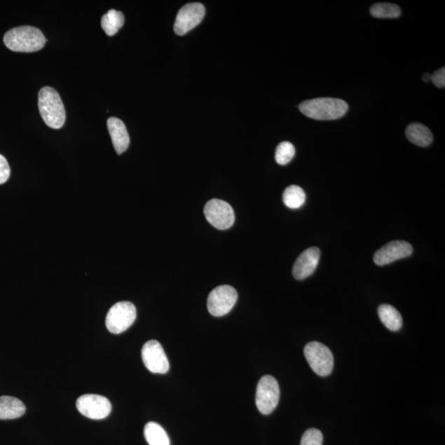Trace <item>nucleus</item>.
Instances as JSON below:
<instances>
[{"label":"nucleus","mask_w":445,"mask_h":445,"mask_svg":"<svg viewBox=\"0 0 445 445\" xmlns=\"http://www.w3.org/2000/svg\"><path fill=\"white\" fill-rule=\"evenodd\" d=\"M4 42L9 50L15 53H32L43 48L46 39L39 28L23 26L7 32Z\"/></svg>","instance_id":"nucleus-1"},{"label":"nucleus","mask_w":445,"mask_h":445,"mask_svg":"<svg viewBox=\"0 0 445 445\" xmlns=\"http://www.w3.org/2000/svg\"><path fill=\"white\" fill-rule=\"evenodd\" d=\"M299 109L309 118L332 121L345 116L349 107L348 103L338 98L320 97L303 102Z\"/></svg>","instance_id":"nucleus-2"},{"label":"nucleus","mask_w":445,"mask_h":445,"mask_svg":"<svg viewBox=\"0 0 445 445\" xmlns=\"http://www.w3.org/2000/svg\"><path fill=\"white\" fill-rule=\"evenodd\" d=\"M39 107L41 118L53 129L63 128L67 119L62 97L53 88H42L39 93Z\"/></svg>","instance_id":"nucleus-3"},{"label":"nucleus","mask_w":445,"mask_h":445,"mask_svg":"<svg viewBox=\"0 0 445 445\" xmlns=\"http://www.w3.org/2000/svg\"><path fill=\"white\" fill-rule=\"evenodd\" d=\"M137 308L132 303L118 302L110 308L106 317L107 330L114 334H121L128 330L137 320Z\"/></svg>","instance_id":"nucleus-4"},{"label":"nucleus","mask_w":445,"mask_h":445,"mask_svg":"<svg viewBox=\"0 0 445 445\" xmlns=\"http://www.w3.org/2000/svg\"><path fill=\"white\" fill-rule=\"evenodd\" d=\"M304 355L310 367L317 376H330L334 367V358L331 351L318 341H312L304 348Z\"/></svg>","instance_id":"nucleus-5"},{"label":"nucleus","mask_w":445,"mask_h":445,"mask_svg":"<svg viewBox=\"0 0 445 445\" xmlns=\"http://www.w3.org/2000/svg\"><path fill=\"white\" fill-rule=\"evenodd\" d=\"M280 400V387L276 379L265 376L256 387V404L261 414L269 415L278 406Z\"/></svg>","instance_id":"nucleus-6"},{"label":"nucleus","mask_w":445,"mask_h":445,"mask_svg":"<svg viewBox=\"0 0 445 445\" xmlns=\"http://www.w3.org/2000/svg\"><path fill=\"white\" fill-rule=\"evenodd\" d=\"M238 301L236 289L231 285H220L210 293L208 311L214 317H222L232 310Z\"/></svg>","instance_id":"nucleus-7"},{"label":"nucleus","mask_w":445,"mask_h":445,"mask_svg":"<svg viewBox=\"0 0 445 445\" xmlns=\"http://www.w3.org/2000/svg\"><path fill=\"white\" fill-rule=\"evenodd\" d=\"M204 214L207 221L220 231L231 228L235 220L232 206L222 200H209L205 205Z\"/></svg>","instance_id":"nucleus-8"},{"label":"nucleus","mask_w":445,"mask_h":445,"mask_svg":"<svg viewBox=\"0 0 445 445\" xmlns=\"http://www.w3.org/2000/svg\"><path fill=\"white\" fill-rule=\"evenodd\" d=\"M77 409L86 418L92 420H102L109 416L111 404L107 397L97 395H84L78 398Z\"/></svg>","instance_id":"nucleus-9"},{"label":"nucleus","mask_w":445,"mask_h":445,"mask_svg":"<svg viewBox=\"0 0 445 445\" xmlns=\"http://www.w3.org/2000/svg\"><path fill=\"white\" fill-rule=\"evenodd\" d=\"M205 14V8L203 4L200 3L187 4L178 12L174 32L178 36H184L187 32L198 26L203 20Z\"/></svg>","instance_id":"nucleus-10"},{"label":"nucleus","mask_w":445,"mask_h":445,"mask_svg":"<svg viewBox=\"0 0 445 445\" xmlns=\"http://www.w3.org/2000/svg\"><path fill=\"white\" fill-rule=\"evenodd\" d=\"M142 354L145 367L151 373L165 374L170 370L165 351L158 341H147L143 346Z\"/></svg>","instance_id":"nucleus-11"},{"label":"nucleus","mask_w":445,"mask_h":445,"mask_svg":"<svg viewBox=\"0 0 445 445\" xmlns=\"http://www.w3.org/2000/svg\"><path fill=\"white\" fill-rule=\"evenodd\" d=\"M413 252V247L406 241H392L387 243L374 256V261L378 266H385L397 260L410 256Z\"/></svg>","instance_id":"nucleus-12"},{"label":"nucleus","mask_w":445,"mask_h":445,"mask_svg":"<svg viewBox=\"0 0 445 445\" xmlns=\"http://www.w3.org/2000/svg\"><path fill=\"white\" fill-rule=\"evenodd\" d=\"M321 252L316 247H309L302 252L295 261L293 266L294 278L298 280L306 279L315 273L318 261L320 259Z\"/></svg>","instance_id":"nucleus-13"},{"label":"nucleus","mask_w":445,"mask_h":445,"mask_svg":"<svg viewBox=\"0 0 445 445\" xmlns=\"http://www.w3.org/2000/svg\"><path fill=\"white\" fill-rule=\"evenodd\" d=\"M107 128L116 152L118 154L123 153L130 145L128 131L123 121L116 117H110L107 120Z\"/></svg>","instance_id":"nucleus-14"},{"label":"nucleus","mask_w":445,"mask_h":445,"mask_svg":"<svg viewBox=\"0 0 445 445\" xmlns=\"http://www.w3.org/2000/svg\"><path fill=\"white\" fill-rule=\"evenodd\" d=\"M25 412V405L18 398L11 396L0 397V420L20 418Z\"/></svg>","instance_id":"nucleus-15"},{"label":"nucleus","mask_w":445,"mask_h":445,"mask_svg":"<svg viewBox=\"0 0 445 445\" xmlns=\"http://www.w3.org/2000/svg\"><path fill=\"white\" fill-rule=\"evenodd\" d=\"M406 137L410 142L420 147H427L433 142L432 131L425 125L418 123L407 126Z\"/></svg>","instance_id":"nucleus-16"},{"label":"nucleus","mask_w":445,"mask_h":445,"mask_svg":"<svg viewBox=\"0 0 445 445\" xmlns=\"http://www.w3.org/2000/svg\"><path fill=\"white\" fill-rule=\"evenodd\" d=\"M378 313L383 324L388 330L397 331L401 329L402 318L400 313L395 307L390 306V304H382L378 307Z\"/></svg>","instance_id":"nucleus-17"},{"label":"nucleus","mask_w":445,"mask_h":445,"mask_svg":"<svg viewBox=\"0 0 445 445\" xmlns=\"http://www.w3.org/2000/svg\"><path fill=\"white\" fill-rule=\"evenodd\" d=\"M125 17L123 13L110 9L102 17L101 26L107 36H112L123 27Z\"/></svg>","instance_id":"nucleus-18"},{"label":"nucleus","mask_w":445,"mask_h":445,"mask_svg":"<svg viewBox=\"0 0 445 445\" xmlns=\"http://www.w3.org/2000/svg\"><path fill=\"white\" fill-rule=\"evenodd\" d=\"M144 437L149 445H170V439L165 429L156 423H149L144 430Z\"/></svg>","instance_id":"nucleus-19"},{"label":"nucleus","mask_w":445,"mask_h":445,"mask_svg":"<svg viewBox=\"0 0 445 445\" xmlns=\"http://www.w3.org/2000/svg\"><path fill=\"white\" fill-rule=\"evenodd\" d=\"M306 192L299 186H289L285 190L283 201L285 205L290 209H299L306 203Z\"/></svg>","instance_id":"nucleus-20"},{"label":"nucleus","mask_w":445,"mask_h":445,"mask_svg":"<svg viewBox=\"0 0 445 445\" xmlns=\"http://www.w3.org/2000/svg\"><path fill=\"white\" fill-rule=\"evenodd\" d=\"M370 13L376 18H397L402 11L397 4L388 3H378L370 8Z\"/></svg>","instance_id":"nucleus-21"},{"label":"nucleus","mask_w":445,"mask_h":445,"mask_svg":"<svg viewBox=\"0 0 445 445\" xmlns=\"http://www.w3.org/2000/svg\"><path fill=\"white\" fill-rule=\"evenodd\" d=\"M295 154L294 145L288 142H281L275 151V160L280 165H287L292 160Z\"/></svg>","instance_id":"nucleus-22"},{"label":"nucleus","mask_w":445,"mask_h":445,"mask_svg":"<svg viewBox=\"0 0 445 445\" xmlns=\"http://www.w3.org/2000/svg\"><path fill=\"white\" fill-rule=\"evenodd\" d=\"M323 437L320 430L309 429L303 434L301 445H322Z\"/></svg>","instance_id":"nucleus-23"},{"label":"nucleus","mask_w":445,"mask_h":445,"mask_svg":"<svg viewBox=\"0 0 445 445\" xmlns=\"http://www.w3.org/2000/svg\"><path fill=\"white\" fill-rule=\"evenodd\" d=\"M11 172L7 159L0 154V185L6 184L11 177Z\"/></svg>","instance_id":"nucleus-24"},{"label":"nucleus","mask_w":445,"mask_h":445,"mask_svg":"<svg viewBox=\"0 0 445 445\" xmlns=\"http://www.w3.org/2000/svg\"><path fill=\"white\" fill-rule=\"evenodd\" d=\"M432 81L435 86L439 88L445 87V69L443 67L434 72L432 76Z\"/></svg>","instance_id":"nucleus-25"},{"label":"nucleus","mask_w":445,"mask_h":445,"mask_svg":"<svg viewBox=\"0 0 445 445\" xmlns=\"http://www.w3.org/2000/svg\"><path fill=\"white\" fill-rule=\"evenodd\" d=\"M423 81L425 83H428L429 81H432V76H430L429 74H425L423 77Z\"/></svg>","instance_id":"nucleus-26"}]
</instances>
